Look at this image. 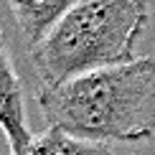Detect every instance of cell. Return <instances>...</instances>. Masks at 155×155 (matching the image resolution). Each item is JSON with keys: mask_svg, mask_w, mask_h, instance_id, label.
I'll use <instances>...</instances> for the list:
<instances>
[{"mask_svg": "<svg viewBox=\"0 0 155 155\" xmlns=\"http://www.w3.org/2000/svg\"><path fill=\"white\" fill-rule=\"evenodd\" d=\"M48 127L84 143H145L155 137V56L76 76L38 92Z\"/></svg>", "mask_w": 155, "mask_h": 155, "instance_id": "cell-1", "label": "cell"}, {"mask_svg": "<svg viewBox=\"0 0 155 155\" xmlns=\"http://www.w3.org/2000/svg\"><path fill=\"white\" fill-rule=\"evenodd\" d=\"M71 5L74 3H69V0H54V3H41V0L21 3V0H13L10 13L15 15L18 28H21L28 48L33 51L38 43L56 28V23L64 18V13L71 8Z\"/></svg>", "mask_w": 155, "mask_h": 155, "instance_id": "cell-4", "label": "cell"}, {"mask_svg": "<svg viewBox=\"0 0 155 155\" xmlns=\"http://www.w3.org/2000/svg\"><path fill=\"white\" fill-rule=\"evenodd\" d=\"M0 130L5 132L10 143L13 155H25L36 135L28 130L23 104V87L18 79V71L13 66V59L5 48L3 33H0Z\"/></svg>", "mask_w": 155, "mask_h": 155, "instance_id": "cell-3", "label": "cell"}, {"mask_svg": "<svg viewBox=\"0 0 155 155\" xmlns=\"http://www.w3.org/2000/svg\"><path fill=\"white\" fill-rule=\"evenodd\" d=\"M150 23L143 0H81L31 51L38 92L56 89L76 76L135 61L137 41Z\"/></svg>", "mask_w": 155, "mask_h": 155, "instance_id": "cell-2", "label": "cell"}, {"mask_svg": "<svg viewBox=\"0 0 155 155\" xmlns=\"http://www.w3.org/2000/svg\"><path fill=\"white\" fill-rule=\"evenodd\" d=\"M25 155H112V150L107 145L84 143V140H76L61 130L48 127L46 132L33 137V143L25 150Z\"/></svg>", "mask_w": 155, "mask_h": 155, "instance_id": "cell-5", "label": "cell"}]
</instances>
